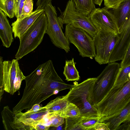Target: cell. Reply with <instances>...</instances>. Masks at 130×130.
Wrapping results in <instances>:
<instances>
[{
	"label": "cell",
	"mask_w": 130,
	"mask_h": 130,
	"mask_svg": "<svg viewBox=\"0 0 130 130\" xmlns=\"http://www.w3.org/2000/svg\"><path fill=\"white\" fill-rule=\"evenodd\" d=\"M25 0H15V16L17 19L21 17Z\"/></svg>",
	"instance_id": "83f0119b"
},
{
	"label": "cell",
	"mask_w": 130,
	"mask_h": 130,
	"mask_svg": "<svg viewBox=\"0 0 130 130\" xmlns=\"http://www.w3.org/2000/svg\"><path fill=\"white\" fill-rule=\"evenodd\" d=\"M64 35L69 43L76 47L79 55L82 57H95L94 39L84 30L70 24H66Z\"/></svg>",
	"instance_id": "52a82bcc"
},
{
	"label": "cell",
	"mask_w": 130,
	"mask_h": 130,
	"mask_svg": "<svg viewBox=\"0 0 130 130\" xmlns=\"http://www.w3.org/2000/svg\"><path fill=\"white\" fill-rule=\"evenodd\" d=\"M110 130L107 124L105 123L98 122L93 127V130Z\"/></svg>",
	"instance_id": "4dcf8cb0"
},
{
	"label": "cell",
	"mask_w": 130,
	"mask_h": 130,
	"mask_svg": "<svg viewBox=\"0 0 130 130\" xmlns=\"http://www.w3.org/2000/svg\"><path fill=\"white\" fill-rule=\"evenodd\" d=\"M126 130H130V124H129L128 126L127 129H126Z\"/></svg>",
	"instance_id": "8d00e7d4"
},
{
	"label": "cell",
	"mask_w": 130,
	"mask_h": 130,
	"mask_svg": "<svg viewBox=\"0 0 130 130\" xmlns=\"http://www.w3.org/2000/svg\"><path fill=\"white\" fill-rule=\"evenodd\" d=\"M44 9L48 21L46 34L48 35L55 46L68 53L70 50V43L62 31L55 7L52 5L51 2L46 5Z\"/></svg>",
	"instance_id": "ba28073f"
},
{
	"label": "cell",
	"mask_w": 130,
	"mask_h": 130,
	"mask_svg": "<svg viewBox=\"0 0 130 130\" xmlns=\"http://www.w3.org/2000/svg\"><path fill=\"white\" fill-rule=\"evenodd\" d=\"M125 122H130V115L126 119Z\"/></svg>",
	"instance_id": "d590c367"
},
{
	"label": "cell",
	"mask_w": 130,
	"mask_h": 130,
	"mask_svg": "<svg viewBox=\"0 0 130 130\" xmlns=\"http://www.w3.org/2000/svg\"><path fill=\"white\" fill-rule=\"evenodd\" d=\"M33 6L32 0H25L22 9L21 17L28 15L32 13L33 12Z\"/></svg>",
	"instance_id": "4316f807"
},
{
	"label": "cell",
	"mask_w": 130,
	"mask_h": 130,
	"mask_svg": "<svg viewBox=\"0 0 130 130\" xmlns=\"http://www.w3.org/2000/svg\"><path fill=\"white\" fill-rule=\"evenodd\" d=\"M52 0H37L36 4L37 8L44 9L47 4L51 2Z\"/></svg>",
	"instance_id": "1f68e13d"
},
{
	"label": "cell",
	"mask_w": 130,
	"mask_h": 130,
	"mask_svg": "<svg viewBox=\"0 0 130 130\" xmlns=\"http://www.w3.org/2000/svg\"><path fill=\"white\" fill-rule=\"evenodd\" d=\"M130 115V103L117 116L103 122H107L105 123L107 124L110 130H117Z\"/></svg>",
	"instance_id": "ac0fdd59"
},
{
	"label": "cell",
	"mask_w": 130,
	"mask_h": 130,
	"mask_svg": "<svg viewBox=\"0 0 130 130\" xmlns=\"http://www.w3.org/2000/svg\"><path fill=\"white\" fill-rule=\"evenodd\" d=\"M118 34L107 31H98L94 38L95 61L100 65L109 63L111 54L118 38Z\"/></svg>",
	"instance_id": "30bf717a"
},
{
	"label": "cell",
	"mask_w": 130,
	"mask_h": 130,
	"mask_svg": "<svg viewBox=\"0 0 130 130\" xmlns=\"http://www.w3.org/2000/svg\"><path fill=\"white\" fill-rule=\"evenodd\" d=\"M48 113L45 106L41 107L39 104H36L25 112H22L15 114L16 121L20 125L19 123H22L25 125L32 127L41 123Z\"/></svg>",
	"instance_id": "7c38bea8"
},
{
	"label": "cell",
	"mask_w": 130,
	"mask_h": 130,
	"mask_svg": "<svg viewBox=\"0 0 130 130\" xmlns=\"http://www.w3.org/2000/svg\"><path fill=\"white\" fill-rule=\"evenodd\" d=\"M69 102L66 95L57 97L50 101L45 107L48 113L59 114L65 108Z\"/></svg>",
	"instance_id": "e0dca14e"
},
{
	"label": "cell",
	"mask_w": 130,
	"mask_h": 130,
	"mask_svg": "<svg viewBox=\"0 0 130 130\" xmlns=\"http://www.w3.org/2000/svg\"><path fill=\"white\" fill-rule=\"evenodd\" d=\"M120 68L118 63H109L96 77L93 88L94 105L101 101L109 90Z\"/></svg>",
	"instance_id": "9c48e42d"
},
{
	"label": "cell",
	"mask_w": 130,
	"mask_h": 130,
	"mask_svg": "<svg viewBox=\"0 0 130 130\" xmlns=\"http://www.w3.org/2000/svg\"><path fill=\"white\" fill-rule=\"evenodd\" d=\"M58 9L60 12L58 19L62 29L64 24H70L83 29L94 38L98 30L89 17L77 10L73 0L68 1L63 11H62L59 7Z\"/></svg>",
	"instance_id": "8992f818"
},
{
	"label": "cell",
	"mask_w": 130,
	"mask_h": 130,
	"mask_svg": "<svg viewBox=\"0 0 130 130\" xmlns=\"http://www.w3.org/2000/svg\"><path fill=\"white\" fill-rule=\"evenodd\" d=\"M3 123L6 130H21L20 126L16 122L15 114L8 106L3 108L1 112Z\"/></svg>",
	"instance_id": "2e32d148"
},
{
	"label": "cell",
	"mask_w": 130,
	"mask_h": 130,
	"mask_svg": "<svg viewBox=\"0 0 130 130\" xmlns=\"http://www.w3.org/2000/svg\"><path fill=\"white\" fill-rule=\"evenodd\" d=\"M100 118H91L80 116V124L83 130H92L95 125L100 122Z\"/></svg>",
	"instance_id": "cb8c5ba5"
},
{
	"label": "cell",
	"mask_w": 130,
	"mask_h": 130,
	"mask_svg": "<svg viewBox=\"0 0 130 130\" xmlns=\"http://www.w3.org/2000/svg\"><path fill=\"white\" fill-rule=\"evenodd\" d=\"M78 10L89 16L96 8L94 0H73Z\"/></svg>",
	"instance_id": "ffe728a7"
},
{
	"label": "cell",
	"mask_w": 130,
	"mask_h": 130,
	"mask_svg": "<svg viewBox=\"0 0 130 130\" xmlns=\"http://www.w3.org/2000/svg\"><path fill=\"white\" fill-rule=\"evenodd\" d=\"M105 7L108 8L115 9L124 0H103Z\"/></svg>",
	"instance_id": "f1b7e54d"
},
{
	"label": "cell",
	"mask_w": 130,
	"mask_h": 130,
	"mask_svg": "<svg viewBox=\"0 0 130 130\" xmlns=\"http://www.w3.org/2000/svg\"><path fill=\"white\" fill-rule=\"evenodd\" d=\"M130 72V65L120 68L119 72L114 81L112 86L119 88L123 86L129 80L128 74Z\"/></svg>",
	"instance_id": "44dd1931"
},
{
	"label": "cell",
	"mask_w": 130,
	"mask_h": 130,
	"mask_svg": "<svg viewBox=\"0 0 130 130\" xmlns=\"http://www.w3.org/2000/svg\"><path fill=\"white\" fill-rule=\"evenodd\" d=\"M25 80L26 85L22 96L13 108L15 114L25 109H29L34 104H40L52 95L75 86L63 81L51 60L40 64L26 76Z\"/></svg>",
	"instance_id": "6da1fadb"
},
{
	"label": "cell",
	"mask_w": 130,
	"mask_h": 130,
	"mask_svg": "<svg viewBox=\"0 0 130 130\" xmlns=\"http://www.w3.org/2000/svg\"><path fill=\"white\" fill-rule=\"evenodd\" d=\"M0 10L7 17L13 18L15 16V0H0Z\"/></svg>",
	"instance_id": "7402d4cb"
},
{
	"label": "cell",
	"mask_w": 130,
	"mask_h": 130,
	"mask_svg": "<svg viewBox=\"0 0 130 130\" xmlns=\"http://www.w3.org/2000/svg\"><path fill=\"white\" fill-rule=\"evenodd\" d=\"M103 0H94V3L95 4L100 6Z\"/></svg>",
	"instance_id": "e575fe53"
},
{
	"label": "cell",
	"mask_w": 130,
	"mask_h": 130,
	"mask_svg": "<svg viewBox=\"0 0 130 130\" xmlns=\"http://www.w3.org/2000/svg\"><path fill=\"white\" fill-rule=\"evenodd\" d=\"M13 30L7 16L0 10V38L3 46L8 48L13 41Z\"/></svg>",
	"instance_id": "5bb4252c"
},
{
	"label": "cell",
	"mask_w": 130,
	"mask_h": 130,
	"mask_svg": "<svg viewBox=\"0 0 130 130\" xmlns=\"http://www.w3.org/2000/svg\"><path fill=\"white\" fill-rule=\"evenodd\" d=\"M96 80V77L88 78L75 85L66 94L69 102L79 109L80 116L100 118L98 112L93 107V88Z\"/></svg>",
	"instance_id": "3957f363"
},
{
	"label": "cell",
	"mask_w": 130,
	"mask_h": 130,
	"mask_svg": "<svg viewBox=\"0 0 130 130\" xmlns=\"http://www.w3.org/2000/svg\"><path fill=\"white\" fill-rule=\"evenodd\" d=\"M0 101L4 91L13 95L19 89L26 76L20 69L18 60L3 61L0 57Z\"/></svg>",
	"instance_id": "5b68a950"
},
{
	"label": "cell",
	"mask_w": 130,
	"mask_h": 130,
	"mask_svg": "<svg viewBox=\"0 0 130 130\" xmlns=\"http://www.w3.org/2000/svg\"><path fill=\"white\" fill-rule=\"evenodd\" d=\"M34 130H47L50 128V126L41 123H38L32 126Z\"/></svg>",
	"instance_id": "d6a6232c"
},
{
	"label": "cell",
	"mask_w": 130,
	"mask_h": 130,
	"mask_svg": "<svg viewBox=\"0 0 130 130\" xmlns=\"http://www.w3.org/2000/svg\"><path fill=\"white\" fill-rule=\"evenodd\" d=\"M76 63L73 58L70 60H66L63 74L66 80L68 81H77L79 79V72L75 66Z\"/></svg>",
	"instance_id": "d6986e66"
},
{
	"label": "cell",
	"mask_w": 130,
	"mask_h": 130,
	"mask_svg": "<svg viewBox=\"0 0 130 130\" xmlns=\"http://www.w3.org/2000/svg\"><path fill=\"white\" fill-rule=\"evenodd\" d=\"M120 64V68H122L130 65V43L125 54Z\"/></svg>",
	"instance_id": "f546056e"
},
{
	"label": "cell",
	"mask_w": 130,
	"mask_h": 130,
	"mask_svg": "<svg viewBox=\"0 0 130 130\" xmlns=\"http://www.w3.org/2000/svg\"><path fill=\"white\" fill-rule=\"evenodd\" d=\"M53 129H52L54 130H64V127H63V124L57 127H53Z\"/></svg>",
	"instance_id": "836d02e7"
},
{
	"label": "cell",
	"mask_w": 130,
	"mask_h": 130,
	"mask_svg": "<svg viewBox=\"0 0 130 130\" xmlns=\"http://www.w3.org/2000/svg\"><path fill=\"white\" fill-rule=\"evenodd\" d=\"M111 11L116 19L118 31L127 20L130 14V0H124L117 8L112 9Z\"/></svg>",
	"instance_id": "9a60e30c"
},
{
	"label": "cell",
	"mask_w": 130,
	"mask_h": 130,
	"mask_svg": "<svg viewBox=\"0 0 130 130\" xmlns=\"http://www.w3.org/2000/svg\"><path fill=\"white\" fill-rule=\"evenodd\" d=\"M80 116L65 118L64 130H83L80 124Z\"/></svg>",
	"instance_id": "d4e9b609"
},
{
	"label": "cell",
	"mask_w": 130,
	"mask_h": 130,
	"mask_svg": "<svg viewBox=\"0 0 130 130\" xmlns=\"http://www.w3.org/2000/svg\"><path fill=\"white\" fill-rule=\"evenodd\" d=\"M51 118L49 126L57 127L63 124L65 122V119L60 116L59 114H51Z\"/></svg>",
	"instance_id": "484cf974"
},
{
	"label": "cell",
	"mask_w": 130,
	"mask_h": 130,
	"mask_svg": "<svg viewBox=\"0 0 130 130\" xmlns=\"http://www.w3.org/2000/svg\"><path fill=\"white\" fill-rule=\"evenodd\" d=\"M44 12V9L37 8L32 13L28 15L17 19L11 24L15 38L20 39L30 28L38 17Z\"/></svg>",
	"instance_id": "4fadbf2b"
},
{
	"label": "cell",
	"mask_w": 130,
	"mask_h": 130,
	"mask_svg": "<svg viewBox=\"0 0 130 130\" xmlns=\"http://www.w3.org/2000/svg\"><path fill=\"white\" fill-rule=\"evenodd\" d=\"M112 85L101 101L93 106L100 115V123L116 116L130 103V79L119 88Z\"/></svg>",
	"instance_id": "7a4b0ae2"
},
{
	"label": "cell",
	"mask_w": 130,
	"mask_h": 130,
	"mask_svg": "<svg viewBox=\"0 0 130 130\" xmlns=\"http://www.w3.org/2000/svg\"><path fill=\"white\" fill-rule=\"evenodd\" d=\"M59 115L60 116L65 119L77 117L80 116V111L75 105L69 102L66 107Z\"/></svg>",
	"instance_id": "603a6c76"
},
{
	"label": "cell",
	"mask_w": 130,
	"mask_h": 130,
	"mask_svg": "<svg viewBox=\"0 0 130 130\" xmlns=\"http://www.w3.org/2000/svg\"><path fill=\"white\" fill-rule=\"evenodd\" d=\"M44 12L40 15L19 39L20 43L15 56L18 60L35 50L43 40L48 25Z\"/></svg>",
	"instance_id": "277c9868"
},
{
	"label": "cell",
	"mask_w": 130,
	"mask_h": 130,
	"mask_svg": "<svg viewBox=\"0 0 130 130\" xmlns=\"http://www.w3.org/2000/svg\"><path fill=\"white\" fill-rule=\"evenodd\" d=\"M109 9L105 7L96 8L88 17L98 31L102 30L118 34L116 19Z\"/></svg>",
	"instance_id": "8fae6325"
}]
</instances>
